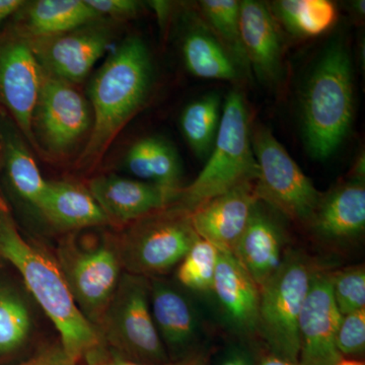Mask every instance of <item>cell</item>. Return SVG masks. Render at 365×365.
Wrapping results in <instances>:
<instances>
[{"instance_id": "6da1fadb", "label": "cell", "mask_w": 365, "mask_h": 365, "mask_svg": "<svg viewBox=\"0 0 365 365\" xmlns=\"http://www.w3.org/2000/svg\"><path fill=\"white\" fill-rule=\"evenodd\" d=\"M0 258L20 273L35 299L59 334L60 344L73 361L90 364L105 356L98 329L76 306L58 264L45 250L21 234L9 206L0 196Z\"/></svg>"}, {"instance_id": "7a4b0ae2", "label": "cell", "mask_w": 365, "mask_h": 365, "mask_svg": "<svg viewBox=\"0 0 365 365\" xmlns=\"http://www.w3.org/2000/svg\"><path fill=\"white\" fill-rule=\"evenodd\" d=\"M155 68L138 36L125 38L96 72L88 86L93 125L78 157L81 168L97 165L122 129L150 97Z\"/></svg>"}, {"instance_id": "3957f363", "label": "cell", "mask_w": 365, "mask_h": 365, "mask_svg": "<svg viewBox=\"0 0 365 365\" xmlns=\"http://www.w3.org/2000/svg\"><path fill=\"white\" fill-rule=\"evenodd\" d=\"M351 57L345 45L326 48L307 79L302 102L304 144L314 160H327L351 127L354 109Z\"/></svg>"}, {"instance_id": "277c9868", "label": "cell", "mask_w": 365, "mask_h": 365, "mask_svg": "<svg viewBox=\"0 0 365 365\" xmlns=\"http://www.w3.org/2000/svg\"><path fill=\"white\" fill-rule=\"evenodd\" d=\"M248 106L241 91H230L222 107V120L207 162L188 186L182 187L173 207L190 213L201 204L256 181L258 165L251 140Z\"/></svg>"}, {"instance_id": "5b68a950", "label": "cell", "mask_w": 365, "mask_h": 365, "mask_svg": "<svg viewBox=\"0 0 365 365\" xmlns=\"http://www.w3.org/2000/svg\"><path fill=\"white\" fill-rule=\"evenodd\" d=\"M150 278L123 272L98 326L105 346L116 359L143 364L173 361L151 314Z\"/></svg>"}, {"instance_id": "8992f818", "label": "cell", "mask_w": 365, "mask_h": 365, "mask_svg": "<svg viewBox=\"0 0 365 365\" xmlns=\"http://www.w3.org/2000/svg\"><path fill=\"white\" fill-rule=\"evenodd\" d=\"M197 239L189 213L169 206L126 225L115 242L124 272L157 278L177 268Z\"/></svg>"}, {"instance_id": "52a82bcc", "label": "cell", "mask_w": 365, "mask_h": 365, "mask_svg": "<svg viewBox=\"0 0 365 365\" xmlns=\"http://www.w3.org/2000/svg\"><path fill=\"white\" fill-rule=\"evenodd\" d=\"M316 272L304 254L287 251L280 267L260 288L258 331L271 353L297 364L299 316Z\"/></svg>"}, {"instance_id": "ba28073f", "label": "cell", "mask_w": 365, "mask_h": 365, "mask_svg": "<svg viewBox=\"0 0 365 365\" xmlns=\"http://www.w3.org/2000/svg\"><path fill=\"white\" fill-rule=\"evenodd\" d=\"M251 140L258 165L255 181L258 201L294 222L309 223L322 194L270 129L264 125L255 127Z\"/></svg>"}, {"instance_id": "9c48e42d", "label": "cell", "mask_w": 365, "mask_h": 365, "mask_svg": "<svg viewBox=\"0 0 365 365\" xmlns=\"http://www.w3.org/2000/svg\"><path fill=\"white\" fill-rule=\"evenodd\" d=\"M55 260L76 306L98 328L124 272L115 237L93 247L81 246L73 237H66L60 242Z\"/></svg>"}, {"instance_id": "30bf717a", "label": "cell", "mask_w": 365, "mask_h": 365, "mask_svg": "<svg viewBox=\"0 0 365 365\" xmlns=\"http://www.w3.org/2000/svg\"><path fill=\"white\" fill-rule=\"evenodd\" d=\"M91 125V104L76 86L43 71L32 120L36 148L50 157H67L90 135Z\"/></svg>"}, {"instance_id": "8fae6325", "label": "cell", "mask_w": 365, "mask_h": 365, "mask_svg": "<svg viewBox=\"0 0 365 365\" xmlns=\"http://www.w3.org/2000/svg\"><path fill=\"white\" fill-rule=\"evenodd\" d=\"M42 78V67L29 41L9 26L0 32V107L35 148L33 113Z\"/></svg>"}, {"instance_id": "7c38bea8", "label": "cell", "mask_w": 365, "mask_h": 365, "mask_svg": "<svg viewBox=\"0 0 365 365\" xmlns=\"http://www.w3.org/2000/svg\"><path fill=\"white\" fill-rule=\"evenodd\" d=\"M115 24L101 19L60 35L28 41L43 71L76 86L90 76L107 52Z\"/></svg>"}, {"instance_id": "4fadbf2b", "label": "cell", "mask_w": 365, "mask_h": 365, "mask_svg": "<svg viewBox=\"0 0 365 365\" xmlns=\"http://www.w3.org/2000/svg\"><path fill=\"white\" fill-rule=\"evenodd\" d=\"M341 319L330 272L317 270L299 316V365H335L342 359L336 347Z\"/></svg>"}, {"instance_id": "5bb4252c", "label": "cell", "mask_w": 365, "mask_h": 365, "mask_svg": "<svg viewBox=\"0 0 365 365\" xmlns=\"http://www.w3.org/2000/svg\"><path fill=\"white\" fill-rule=\"evenodd\" d=\"M86 187L104 212L108 223L118 227H126L144 216L169 207L180 193L117 175L93 178Z\"/></svg>"}, {"instance_id": "9a60e30c", "label": "cell", "mask_w": 365, "mask_h": 365, "mask_svg": "<svg viewBox=\"0 0 365 365\" xmlns=\"http://www.w3.org/2000/svg\"><path fill=\"white\" fill-rule=\"evenodd\" d=\"M257 202L255 182H244L194 209L190 222L198 237L234 254Z\"/></svg>"}, {"instance_id": "2e32d148", "label": "cell", "mask_w": 365, "mask_h": 365, "mask_svg": "<svg viewBox=\"0 0 365 365\" xmlns=\"http://www.w3.org/2000/svg\"><path fill=\"white\" fill-rule=\"evenodd\" d=\"M240 24L251 71L263 83H277L282 76L283 43L270 9L263 2L244 0L240 7Z\"/></svg>"}, {"instance_id": "e0dca14e", "label": "cell", "mask_w": 365, "mask_h": 365, "mask_svg": "<svg viewBox=\"0 0 365 365\" xmlns=\"http://www.w3.org/2000/svg\"><path fill=\"white\" fill-rule=\"evenodd\" d=\"M211 292L237 333L252 335L258 331L260 288L234 254L220 252Z\"/></svg>"}, {"instance_id": "ac0fdd59", "label": "cell", "mask_w": 365, "mask_h": 365, "mask_svg": "<svg viewBox=\"0 0 365 365\" xmlns=\"http://www.w3.org/2000/svg\"><path fill=\"white\" fill-rule=\"evenodd\" d=\"M283 249L282 230L258 201L235 247V258L261 288L280 267L285 255Z\"/></svg>"}, {"instance_id": "d6986e66", "label": "cell", "mask_w": 365, "mask_h": 365, "mask_svg": "<svg viewBox=\"0 0 365 365\" xmlns=\"http://www.w3.org/2000/svg\"><path fill=\"white\" fill-rule=\"evenodd\" d=\"M37 215L60 232L109 225L88 187L64 180L46 182Z\"/></svg>"}, {"instance_id": "ffe728a7", "label": "cell", "mask_w": 365, "mask_h": 365, "mask_svg": "<svg viewBox=\"0 0 365 365\" xmlns=\"http://www.w3.org/2000/svg\"><path fill=\"white\" fill-rule=\"evenodd\" d=\"M101 19L86 0H36L25 1L9 28L26 40L42 39Z\"/></svg>"}, {"instance_id": "44dd1931", "label": "cell", "mask_w": 365, "mask_h": 365, "mask_svg": "<svg viewBox=\"0 0 365 365\" xmlns=\"http://www.w3.org/2000/svg\"><path fill=\"white\" fill-rule=\"evenodd\" d=\"M309 223L327 241L344 242L360 237L365 230L364 181L354 180L322 195Z\"/></svg>"}, {"instance_id": "7402d4cb", "label": "cell", "mask_w": 365, "mask_h": 365, "mask_svg": "<svg viewBox=\"0 0 365 365\" xmlns=\"http://www.w3.org/2000/svg\"><path fill=\"white\" fill-rule=\"evenodd\" d=\"M0 162L1 175L14 195L37 213L47 181L25 137L4 112L0 113Z\"/></svg>"}, {"instance_id": "603a6c76", "label": "cell", "mask_w": 365, "mask_h": 365, "mask_svg": "<svg viewBox=\"0 0 365 365\" xmlns=\"http://www.w3.org/2000/svg\"><path fill=\"white\" fill-rule=\"evenodd\" d=\"M151 314L165 349L187 351L198 335L193 307L184 294L160 278H150Z\"/></svg>"}, {"instance_id": "cb8c5ba5", "label": "cell", "mask_w": 365, "mask_h": 365, "mask_svg": "<svg viewBox=\"0 0 365 365\" xmlns=\"http://www.w3.org/2000/svg\"><path fill=\"white\" fill-rule=\"evenodd\" d=\"M182 54L190 73L199 78L237 81L242 71L205 21L190 26L182 40Z\"/></svg>"}, {"instance_id": "d4e9b609", "label": "cell", "mask_w": 365, "mask_h": 365, "mask_svg": "<svg viewBox=\"0 0 365 365\" xmlns=\"http://www.w3.org/2000/svg\"><path fill=\"white\" fill-rule=\"evenodd\" d=\"M130 174L172 191H181L182 167L175 146L160 136H148L132 144L125 158Z\"/></svg>"}, {"instance_id": "484cf974", "label": "cell", "mask_w": 365, "mask_h": 365, "mask_svg": "<svg viewBox=\"0 0 365 365\" xmlns=\"http://www.w3.org/2000/svg\"><path fill=\"white\" fill-rule=\"evenodd\" d=\"M222 100L216 93L190 103L180 118L182 135L197 157L208 158L215 145L220 120Z\"/></svg>"}, {"instance_id": "4316f807", "label": "cell", "mask_w": 365, "mask_h": 365, "mask_svg": "<svg viewBox=\"0 0 365 365\" xmlns=\"http://www.w3.org/2000/svg\"><path fill=\"white\" fill-rule=\"evenodd\" d=\"M33 331L32 309L25 294L14 285L0 283V356L21 349Z\"/></svg>"}, {"instance_id": "83f0119b", "label": "cell", "mask_w": 365, "mask_h": 365, "mask_svg": "<svg viewBox=\"0 0 365 365\" xmlns=\"http://www.w3.org/2000/svg\"><path fill=\"white\" fill-rule=\"evenodd\" d=\"M274 18L294 35L317 37L335 24L337 9L328 0H281L273 4Z\"/></svg>"}, {"instance_id": "f1b7e54d", "label": "cell", "mask_w": 365, "mask_h": 365, "mask_svg": "<svg viewBox=\"0 0 365 365\" xmlns=\"http://www.w3.org/2000/svg\"><path fill=\"white\" fill-rule=\"evenodd\" d=\"M203 21L216 38L227 48L245 73H251L248 58L242 46L240 7L237 0H203L200 1Z\"/></svg>"}, {"instance_id": "f546056e", "label": "cell", "mask_w": 365, "mask_h": 365, "mask_svg": "<svg viewBox=\"0 0 365 365\" xmlns=\"http://www.w3.org/2000/svg\"><path fill=\"white\" fill-rule=\"evenodd\" d=\"M218 257L220 251L213 245L198 237L177 266L176 277L180 284L192 292H210Z\"/></svg>"}, {"instance_id": "4dcf8cb0", "label": "cell", "mask_w": 365, "mask_h": 365, "mask_svg": "<svg viewBox=\"0 0 365 365\" xmlns=\"http://www.w3.org/2000/svg\"><path fill=\"white\" fill-rule=\"evenodd\" d=\"M334 302L345 316L365 309V269L364 265L350 266L330 272Z\"/></svg>"}, {"instance_id": "1f68e13d", "label": "cell", "mask_w": 365, "mask_h": 365, "mask_svg": "<svg viewBox=\"0 0 365 365\" xmlns=\"http://www.w3.org/2000/svg\"><path fill=\"white\" fill-rule=\"evenodd\" d=\"M336 347L341 356L353 359L365 350V309L353 312L341 319L336 334Z\"/></svg>"}, {"instance_id": "d6a6232c", "label": "cell", "mask_w": 365, "mask_h": 365, "mask_svg": "<svg viewBox=\"0 0 365 365\" xmlns=\"http://www.w3.org/2000/svg\"><path fill=\"white\" fill-rule=\"evenodd\" d=\"M86 2L101 18L115 23L135 18L143 9V4L135 0H86Z\"/></svg>"}, {"instance_id": "836d02e7", "label": "cell", "mask_w": 365, "mask_h": 365, "mask_svg": "<svg viewBox=\"0 0 365 365\" xmlns=\"http://www.w3.org/2000/svg\"><path fill=\"white\" fill-rule=\"evenodd\" d=\"M16 365H79L67 355L60 343L43 348L33 357Z\"/></svg>"}, {"instance_id": "e575fe53", "label": "cell", "mask_w": 365, "mask_h": 365, "mask_svg": "<svg viewBox=\"0 0 365 365\" xmlns=\"http://www.w3.org/2000/svg\"><path fill=\"white\" fill-rule=\"evenodd\" d=\"M24 4V0H0V26L13 18Z\"/></svg>"}, {"instance_id": "d590c367", "label": "cell", "mask_w": 365, "mask_h": 365, "mask_svg": "<svg viewBox=\"0 0 365 365\" xmlns=\"http://www.w3.org/2000/svg\"><path fill=\"white\" fill-rule=\"evenodd\" d=\"M188 357L181 360H175V361H170L168 362V364H138V362L129 361V360L116 359V357L108 359V357L105 355L104 357H101V359H98L96 360V361L91 362V364L88 365H185Z\"/></svg>"}, {"instance_id": "8d00e7d4", "label": "cell", "mask_w": 365, "mask_h": 365, "mask_svg": "<svg viewBox=\"0 0 365 365\" xmlns=\"http://www.w3.org/2000/svg\"><path fill=\"white\" fill-rule=\"evenodd\" d=\"M220 365H253L248 353L242 350H232L228 353Z\"/></svg>"}, {"instance_id": "74e56055", "label": "cell", "mask_w": 365, "mask_h": 365, "mask_svg": "<svg viewBox=\"0 0 365 365\" xmlns=\"http://www.w3.org/2000/svg\"><path fill=\"white\" fill-rule=\"evenodd\" d=\"M258 365H299L297 362L292 361L284 359V357L278 356V355L271 353L270 355L264 357L263 359L259 362Z\"/></svg>"}, {"instance_id": "f35d334b", "label": "cell", "mask_w": 365, "mask_h": 365, "mask_svg": "<svg viewBox=\"0 0 365 365\" xmlns=\"http://www.w3.org/2000/svg\"><path fill=\"white\" fill-rule=\"evenodd\" d=\"M185 365H209L208 353H197L190 355Z\"/></svg>"}, {"instance_id": "ab89813d", "label": "cell", "mask_w": 365, "mask_h": 365, "mask_svg": "<svg viewBox=\"0 0 365 365\" xmlns=\"http://www.w3.org/2000/svg\"><path fill=\"white\" fill-rule=\"evenodd\" d=\"M335 365H365L361 360L355 359H348V357H342Z\"/></svg>"}, {"instance_id": "60d3db41", "label": "cell", "mask_w": 365, "mask_h": 365, "mask_svg": "<svg viewBox=\"0 0 365 365\" xmlns=\"http://www.w3.org/2000/svg\"><path fill=\"white\" fill-rule=\"evenodd\" d=\"M0 175H1V162H0Z\"/></svg>"}]
</instances>
